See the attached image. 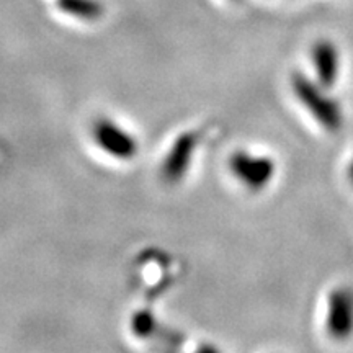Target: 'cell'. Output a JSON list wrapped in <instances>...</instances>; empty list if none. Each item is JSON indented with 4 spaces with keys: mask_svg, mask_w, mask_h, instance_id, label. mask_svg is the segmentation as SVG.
Masks as SVG:
<instances>
[{
    "mask_svg": "<svg viewBox=\"0 0 353 353\" xmlns=\"http://www.w3.org/2000/svg\"><path fill=\"white\" fill-rule=\"evenodd\" d=\"M196 149V138L192 132H185L175 141L174 145L169 149L167 156L164 159V164H162V175L172 183L182 180L185 176L190 164L193 161V152Z\"/></svg>",
    "mask_w": 353,
    "mask_h": 353,
    "instance_id": "cell-6",
    "label": "cell"
},
{
    "mask_svg": "<svg viewBox=\"0 0 353 353\" xmlns=\"http://www.w3.org/2000/svg\"><path fill=\"white\" fill-rule=\"evenodd\" d=\"M56 6L64 15L81 21H95L103 15L99 0H56Z\"/></svg>",
    "mask_w": 353,
    "mask_h": 353,
    "instance_id": "cell-7",
    "label": "cell"
},
{
    "mask_svg": "<svg viewBox=\"0 0 353 353\" xmlns=\"http://www.w3.org/2000/svg\"><path fill=\"white\" fill-rule=\"evenodd\" d=\"M347 176H348V180H350V183L353 185V154H352V159H350V162H348V167H347Z\"/></svg>",
    "mask_w": 353,
    "mask_h": 353,
    "instance_id": "cell-8",
    "label": "cell"
},
{
    "mask_svg": "<svg viewBox=\"0 0 353 353\" xmlns=\"http://www.w3.org/2000/svg\"><path fill=\"white\" fill-rule=\"evenodd\" d=\"M229 172L244 188L262 192L275 179L276 162L263 154L237 151L229 159Z\"/></svg>",
    "mask_w": 353,
    "mask_h": 353,
    "instance_id": "cell-2",
    "label": "cell"
},
{
    "mask_svg": "<svg viewBox=\"0 0 353 353\" xmlns=\"http://www.w3.org/2000/svg\"><path fill=\"white\" fill-rule=\"evenodd\" d=\"M325 330L334 341L345 342L353 335V288L335 286L325 304Z\"/></svg>",
    "mask_w": 353,
    "mask_h": 353,
    "instance_id": "cell-4",
    "label": "cell"
},
{
    "mask_svg": "<svg viewBox=\"0 0 353 353\" xmlns=\"http://www.w3.org/2000/svg\"><path fill=\"white\" fill-rule=\"evenodd\" d=\"M92 138L105 156L117 159V161H131L139 151L138 139L134 138V134L110 118H103L95 123Z\"/></svg>",
    "mask_w": 353,
    "mask_h": 353,
    "instance_id": "cell-3",
    "label": "cell"
},
{
    "mask_svg": "<svg viewBox=\"0 0 353 353\" xmlns=\"http://www.w3.org/2000/svg\"><path fill=\"white\" fill-rule=\"evenodd\" d=\"M311 63L316 72V81L322 87L332 88L341 74V52L330 39H319L311 48Z\"/></svg>",
    "mask_w": 353,
    "mask_h": 353,
    "instance_id": "cell-5",
    "label": "cell"
},
{
    "mask_svg": "<svg viewBox=\"0 0 353 353\" xmlns=\"http://www.w3.org/2000/svg\"><path fill=\"white\" fill-rule=\"evenodd\" d=\"M291 90L317 125L329 132L342 130L345 114L341 101L327 92L329 88L322 87L316 79L307 77L306 74L294 72L291 76Z\"/></svg>",
    "mask_w": 353,
    "mask_h": 353,
    "instance_id": "cell-1",
    "label": "cell"
}]
</instances>
